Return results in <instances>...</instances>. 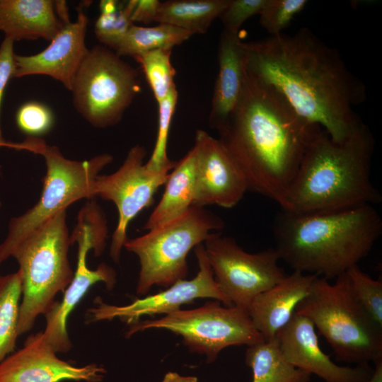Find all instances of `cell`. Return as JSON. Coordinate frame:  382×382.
Segmentation results:
<instances>
[{
	"label": "cell",
	"mask_w": 382,
	"mask_h": 382,
	"mask_svg": "<svg viewBox=\"0 0 382 382\" xmlns=\"http://www.w3.org/2000/svg\"><path fill=\"white\" fill-rule=\"evenodd\" d=\"M242 49L246 73L273 87L332 140H346L362 123L354 107L366 98L364 84L308 29L242 42Z\"/></svg>",
	"instance_id": "6da1fadb"
},
{
	"label": "cell",
	"mask_w": 382,
	"mask_h": 382,
	"mask_svg": "<svg viewBox=\"0 0 382 382\" xmlns=\"http://www.w3.org/2000/svg\"><path fill=\"white\" fill-rule=\"evenodd\" d=\"M216 130L248 190L282 208L308 146L323 129L301 117L277 91L245 70L240 99Z\"/></svg>",
	"instance_id": "7a4b0ae2"
},
{
	"label": "cell",
	"mask_w": 382,
	"mask_h": 382,
	"mask_svg": "<svg viewBox=\"0 0 382 382\" xmlns=\"http://www.w3.org/2000/svg\"><path fill=\"white\" fill-rule=\"evenodd\" d=\"M275 250L294 271L336 279L366 257L382 233L373 205L314 214L282 210L272 225Z\"/></svg>",
	"instance_id": "3957f363"
},
{
	"label": "cell",
	"mask_w": 382,
	"mask_h": 382,
	"mask_svg": "<svg viewBox=\"0 0 382 382\" xmlns=\"http://www.w3.org/2000/svg\"><path fill=\"white\" fill-rule=\"evenodd\" d=\"M374 151L373 134L363 122L341 142L323 129L308 146L282 209L325 213L381 202L371 178Z\"/></svg>",
	"instance_id": "277c9868"
},
{
	"label": "cell",
	"mask_w": 382,
	"mask_h": 382,
	"mask_svg": "<svg viewBox=\"0 0 382 382\" xmlns=\"http://www.w3.org/2000/svg\"><path fill=\"white\" fill-rule=\"evenodd\" d=\"M295 313L313 323L337 360L361 365L382 359V328L356 298L347 272L333 284L317 277Z\"/></svg>",
	"instance_id": "5b68a950"
},
{
	"label": "cell",
	"mask_w": 382,
	"mask_h": 382,
	"mask_svg": "<svg viewBox=\"0 0 382 382\" xmlns=\"http://www.w3.org/2000/svg\"><path fill=\"white\" fill-rule=\"evenodd\" d=\"M70 245L66 210H63L31 231L13 250L11 256L18 263L22 282L18 335L29 331L37 316L50 311L57 294L71 282Z\"/></svg>",
	"instance_id": "8992f818"
},
{
	"label": "cell",
	"mask_w": 382,
	"mask_h": 382,
	"mask_svg": "<svg viewBox=\"0 0 382 382\" xmlns=\"http://www.w3.org/2000/svg\"><path fill=\"white\" fill-rule=\"evenodd\" d=\"M17 149L42 156L46 174L37 203L25 213L11 219L7 235L0 244V265L11 257L17 245L36 228L59 212L66 210L74 202L94 198L97 177L113 160L108 154L82 161L71 160L64 157L57 146L47 145L35 138H28L18 144Z\"/></svg>",
	"instance_id": "52a82bcc"
},
{
	"label": "cell",
	"mask_w": 382,
	"mask_h": 382,
	"mask_svg": "<svg viewBox=\"0 0 382 382\" xmlns=\"http://www.w3.org/2000/svg\"><path fill=\"white\" fill-rule=\"evenodd\" d=\"M224 226L219 216L193 205L180 216L127 239L124 248L134 253L140 264L137 294L144 295L153 286L167 288L185 279L189 252Z\"/></svg>",
	"instance_id": "ba28073f"
},
{
	"label": "cell",
	"mask_w": 382,
	"mask_h": 382,
	"mask_svg": "<svg viewBox=\"0 0 382 382\" xmlns=\"http://www.w3.org/2000/svg\"><path fill=\"white\" fill-rule=\"evenodd\" d=\"M141 89L136 69L102 45L88 51L73 81L74 105L91 125L117 124Z\"/></svg>",
	"instance_id": "9c48e42d"
},
{
	"label": "cell",
	"mask_w": 382,
	"mask_h": 382,
	"mask_svg": "<svg viewBox=\"0 0 382 382\" xmlns=\"http://www.w3.org/2000/svg\"><path fill=\"white\" fill-rule=\"evenodd\" d=\"M151 328L165 329L180 335L192 352L204 354L208 362H213L228 347H249L265 341L246 308L222 306L218 301L207 302L194 309H178L157 319L137 322L127 334Z\"/></svg>",
	"instance_id": "30bf717a"
},
{
	"label": "cell",
	"mask_w": 382,
	"mask_h": 382,
	"mask_svg": "<svg viewBox=\"0 0 382 382\" xmlns=\"http://www.w3.org/2000/svg\"><path fill=\"white\" fill-rule=\"evenodd\" d=\"M203 245L214 279L233 306L247 309L255 297L286 276L274 248L250 253L219 232L212 233Z\"/></svg>",
	"instance_id": "8fae6325"
},
{
	"label": "cell",
	"mask_w": 382,
	"mask_h": 382,
	"mask_svg": "<svg viewBox=\"0 0 382 382\" xmlns=\"http://www.w3.org/2000/svg\"><path fill=\"white\" fill-rule=\"evenodd\" d=\"M145 148L132 147L122 166L109 175H99L95 182L94 195L112 202L117 207L118 221L112 236L110 255L118 262L127 241L129 223L154 201L158 190L164 185L173 167L161 170L149 168L144 163Z\"/></svg>",
	"instance_id": "7c38bea8"
},
{
	"label": "cell",
	"mask_w": 382,
	"mask_h": 382,
	"mask_svg": "<svg viewBox=\"0 0 382 382\" xmlns=\"http://www.w3.org/2000/svg\"><path fill=\"white\" fill-rule=\"evenodd\" d=\"M195 254L199 271L192 279L178 281L159 293L137 299L126 306L100 302L98 307L89 311L91 320L119 318L133 324L141 316L166 315L180 309L183 304L202 298L215 299L227 306H233L214 279L202 243L195 248Z\"/></svg>",
	"instance_id": "4fadbf2b"
},
{
	"label": "cell",
	"mask_w": 382,
	"mask_h": 382,
	"mask_svg": "<svg viewBox=\"0 0 382 382\" xmlns=\"http://www.w3.org/2000/svg\"><path fill=\"white\" fill-rule=\"evenodd\" d=\"M194 206L216 204L232 208L248 190L234 160L216 138L202 129L195 133Z\"/></svg>",
	"instance_id": "5bb4252c"
},
{
	"label": "cell",
	"mask_w": 382,
	"mask_h": 382,
	"mask_svg": "<svg viewBox=\"0 0 382 382\" xmlns=\"http://www.w3.org/2000/svg\"><path fill=\"white\" fill-rule=\"evenodd\" d=\"M105 372L95 364L74 366L60 359L38 332L0 364V382H100Z\"/></svg>",
	"instance_id": "9a60e30c"
},
{
	"label": "cell",
	"mask_w": 382,
	"mask_h": 382,
	"mask_svg": "<svg viewBox=\"0 0 382 382\" xmlns=\"http://www.w3.org/2000/svg\"><path fill=\"white\" fill-rule=\"evenodd\" d=\"M277 340L286 359L295 367L325 382H368L373 374L369 364L339 366L320 348L313 323L294 313Z\"/></svg>",
	"instance_id": "2e32d148"
},
{
	"label": "cell",
	"mask_w": 382,
	"mask_h": 382,
	"mask_svg": "<svg viewBox=\"0 0 382 382\" xmlns=\"http://www.w3.org/2000/svg\"><path fill=\"white\" fill-rule=\"evenodd\" d=\"M88 23L87 16L79 10L76 21L65 22L44 50L30 56L15 54L13 77L45 75L71 91L75 75L88 51L85 42Z\"/></svg>",
	"instance_id": "e0dca14e"
},
{
	"label": "cell",
	"mask_w": 382,
	"mask_h": 382,
	"mask_svg": "<svg viewBox=\"0 0 382 382\" xmlns=\"http://www.w3.org/2000/svg\"><path fill=\"white\" fill-rule=\"evenodd\" d=\"M77 243L78 262L73 279L64 291L62 301L56 302L46 316V327L42 332L45 341L57 352H65L71 349L66 322L69 315L79 303L91 286L103 282L112 289L116 282L115 270L102 263L96 270L86 265V255L91 250V243L83 233H78L72 238V243Z\"/></svg>",
	"instance_id": "ac0fdd59"
},
{
	"label": "cell",
	"mask_w": 382,
	"mask_h": 382,
	"mask_svg": "<svg viewBox=\"0 0 382 382\" xmlns=\"http://www.w3.org/2000/svg\"><path fill=\"white\" fill-rule=\"evenodd\" d=\"M317 277L294 271L254 298L247 311L254 327L265 340L276 338L289 323Z\"/></svg>",
	"instance_id": "d6986e66"
},
{
	"label": "cell",
	"mask_w": 382,
	"mask_h": 382,
	"mask_svg": "<svg viewBox=\"0 0 382 382\" xmlns=\"http://www.w3.org/2000/svg\"><path fill=\"white\" fill-rule=\"evenodd\" d=\"M238 34L221 32L218 47V74L214 87L209 126L216 129L235 109L241 95L245 67Z\"/></svg>",
	"instance_id": "ffe728a7"
},
{
	"label": "cell",
	"mask_w": 382,
	"mask_h": 382,
	"mask_svg": "<svg viewBox=\"0 0 382 382\" xmlns=\"http://www.w3.org/2000/svg\"><path fill=\"white\" fill-rule=\"evenodd\" d=\"M64 23L56 1L0 0V31L14 42L38 38L51 41Z\"/></svg>",
	"instance_id": "44dd1931"
},
{
	"label": "cell",
	"mask_w": 382,
	"mask_h": 382,
	"mask_svg": "<svg viewBox=\"0 0 382 382\" xmlns=\"http://www.w3.org/2000/svg\"><path fill=\"white\" fill-rule=\"evenodd\" d=\"M195 154L192 148L170 171L165 190L144 228L151 230L185 214L194 202Z\"/></svg>",
	"instance_id": "7402d4cb"
},
{
	"label": "cell",
	"mask_w": 382,
	"mask_h": 382,
	"mask_svg": "<svg viewBox=\"0 0 382 382\" xmlns=\"http://www.w3.org/2000/svg\"><path fill=\"white\" fill-rule=\"evenodd\" d=\"M230 0H170L160 2L155 21L192 35L205 33Z\"/></svg>",
	"instance_id": "603a6c76"
},
{
	"label": "cell",
	"mask_w": 382,
	"mask_h": 382,
	"mask_svg": "<svg viewBox=\"0 0 382 382\" xmlns=\"http://www.w3.org/2000/svg\"><path fill=\"white\" fill-rule=\"evenodd\" d=\"M245 363L252 382H309L311 375L293 366L281 351L277 338L249 346Z\"/></svg>",
	"instance_id": "cb8c5ba5"
},
{
	"label": "cell",
	"mask_w": 382,
	"mask_h": 382,
	"mask_svg": "<svg viewBox=\"0 0 382 382\" xmlns=\"http://www.w3.org/2000/svg\"><path fill=\"white\" fill-rule=\"evenodd\" d=\"M192 35L178 27L158 23L154 27L132 25L115 50L120 56L134 57L149 51L171 49L188 40Z\"/></svg>",
	"instance_id": "d4e9b609"
},
{
	"label": "cell",
	"mask_w": 382,
	"mask_h": 382,
	"mask_svg": "<svg viewBox=\"0 0 382 382\" xmlns=\"http://www.w3.org/2000/svg\"><path fill=\"white\" fill-rule=\"evenodd\" d=\"M21 295L22 282L18 271L0 275V364L16 347Z\"/></svg>",
	"instance_id": "484cf974"
},
{
	"label": "cell",
	"mask_w": 382,
	"mask_h": 382,
	"mask_svg": "<svg viewBox=\"0 0 382 382\" xmlns=\"http://www.w3.org/2000/svg\"><path fill=\"white\" fill-rule=\"evenodd\" d=\"M171 52V49H159L133 57L140 64L157 103L175 87V69L170 62Z\"/></svg>",
	"instance_id": "4316f807"
},
{
	"label": "cell",
	"mask_w": 382,
	"mask_h": 382,
	"mask_svg": "<svg viewBox=\"0 0 382 382\" xmlns=\"http://www.w3.org/2000/svg\"><path fill=\"white\" fill-rule=\"evenodd\" d=\"M178 93L174 87L162 100L158 103V122L156 143L146 166L152 170H161L174 167L176 161L168 157L167 145L173 116L178 101Z\"/></svg>",
	"instance_id": "83f0119b"
},
{
	"label": "cell",
	"mask_w": 382,
	"mask_h": 382,
	"mask_svg": "<svg viewBox=\"0 0 382 382\" xmlns=\"http://www.w3.org/2000/svg\"><path fill=\"white\" fill-rule=\"evenodd\" d=\"M354 294L373 320L382 328V282L372 279L358 265L347 272Z\"/></svg>",
	"instance_id": "f1b7e54d"
},
{
	"label": "cell",
	"mask_w": 382,
	"mask_h": 382,
	"mask_svg": "<svg viewBox=\"0 0 382 382\" xmlns=\"http://www.w3.org/2000/svg\"><path fill=\"white\" fill-rule=\"evenodd\" d=\"M135 0L120 4L117 11L109 13H100L95 25V34L105 47L115 50L129 28L133 25L131 20Z\"/></svg>",
	"instance_id": "f546056e"
},
{
	"label": "cell",
	"mask_w": 382,
	"mask_h": 382,
	"mask_svg": "<svg viewBox=\"0 0 382 382\" xmlns=\"http://www.w3.org/2000/svg\"><path fill=\"white\" fill-rule=\"evenodd\" d=\"M307 4L306 0H266L260 23L270 35L281 34Z\"/></svg>",
	"instance_id": "4dcf8cb0"
},
{
	"label": "cell",
	"mask_w": 382,
	"mask_h": 382,
	"mask_svg": "<svg viewBox=\"0 0 382 382\" xmlns=\"http://www.w3.org/2000/svg\"><path fill=\"white\" fill-rule=\"evenodd\" d=\"M16 120L18 128L31 136L48 132L54 122L53 115L49 108L37 102L22 105L16 113Z\"/></svg>",
	"instance_id": "1f68e13d"
},
{
	"label": "cell",
	"mask_w": 382,
	"mask_h": 382,
	"mask_svg": "<svg viewBox=\"0 0 382 382\" xmlns=\"http://www.w3.org/2000/svg\"><path fill=\"white\" fill-rule=\"evenodd\" d=\"M266 0H230L220 14L224 30L238 34L242 25L250 17L260 14Z\"/></svg>",
	"instance_id": "d6a6232c"
},
{
	"label": "cell",
	"mask_w": 382,
	"mask_h": 382,
	"mask_svg": "<svg viewBox=\"0 0 382 382\" xmlns=\"http://www.w3.org/2000/svg\"><path fill=\"white\" fill-rule=\"evenodd\" d=\"M13 44V40L4 37L0 45V147H13V144L6 142L3 138L1 127V110L4 91L11 78L13 77L16 69Z\"/></svg>",
	"instance_id": "836d02e7"
},
{
	"label": "cell",
	"mask_w": 382,
	"mask_h": 382,
	"mask_svg": "<svg viewBox=\"0 0 382 382\" xmlns=\"http://www.w3.org/2000/svg\"><path fill=\"white\" fill-rule=\"evenodd\" d=\"M160 2L158 0H135L132 22L148 24L155 21Z\"/></svg>",
	"instance_id": "e575fe53"
},
{
	"label": "cell",
	"mask_w": 382,
	"mask_h": 382,
	"mask_svg": "<svg viewBox=\"0 0 382 382\" xmlns=\"http://www.w3.org/2000/svg\"><path fill=\"white\" fill-rule=\"evenodd\" d=\"M162 382H198V379L192 376H182L176 372L169 371L166 373Z\"/></svg>",
	"instance_id": "d590c367"
},
{
	"label": "cell",
	"mask_w": 382,
	"mask_h": 382,
	"mask_svg": "<svg viewBox=\"0 0 382 382\" xmlns=\"http://www.w3.org/2000/svg\"><path fill=\"white\" fill-rule=\"evenodd\" d=\"M120 4L118 1L113 0L100 1L99 4L100 13H109L115 12L119 8Z\"/></svg>",
	"instance_id": "8d00e7d4"
},
{
	"label": "cell",
	"mask_w": 382,
	"mask_h": 382,
	"mask_svg": "<svg viewBox=\"0 0 382 382\" xmlns=\"http://www.w3.org/2000/svg\"><path fill=\"white\" fill-rule=\"evenodd\" d=\"M368 382H382V359L374 363L373 374Z\"/></svg>",
	"instance_id": "74e56055"
},
{
	"label": "cell",
	"mask_w": 382,
	"mask_h": 382,
	"mask_svg": "<svg viewBox=\"0 0 382 382\" xmlns=\"http://www.w3.org/2000/svg\"><path fill=\"white\" fill-rule=\"evenodd\" d=\"M0 206H1V202H0Z\"/></svg>",
	"instance_id": "f35d334b"
}]
</instances>
